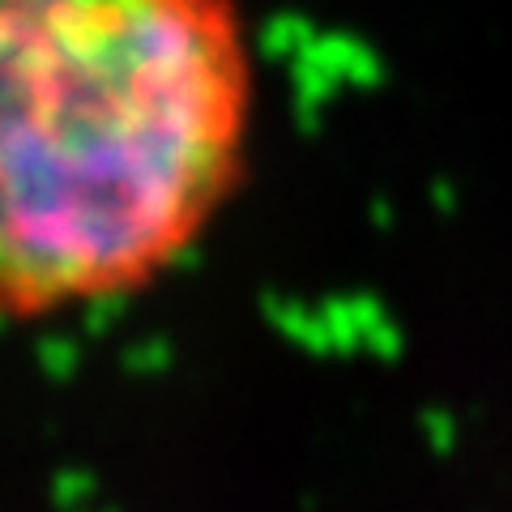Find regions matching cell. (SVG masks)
Returning a JSON list of instances; mask_svg holds the SVG:
<instances>
[{"label":"cell","instance_id":"6da1fadb","mask_svg":"<svg viewBox=\"0 0 512 512\" xmlns=\"http://www.w3.org/2000/svg\"><path fill=\"white\" fill-rule=\"evenodd\" d=\"M248 0H0V320L146 295L248 175Z\"/></svg>","mask_w":512,"mask_h":512}]
</instances>
